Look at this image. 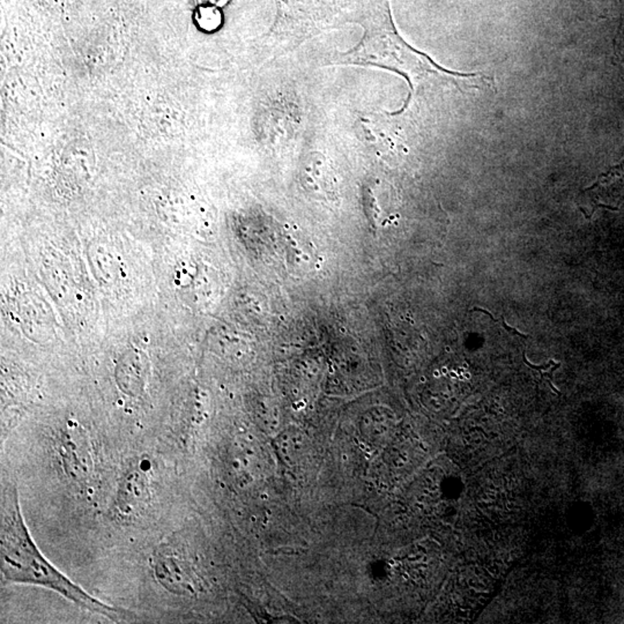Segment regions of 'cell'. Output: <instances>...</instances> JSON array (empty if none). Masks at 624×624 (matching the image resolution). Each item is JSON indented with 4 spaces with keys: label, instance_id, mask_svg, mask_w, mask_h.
Segmentation results:
<instances>
[{
    "label": "cell",
    "instance_id": "cell-1",
    "mask_svg": "<svg viewBox=\"0 0 624 624\" xmlns=\"http://www.w3.org/2000/svg\"><path fill=\"white\" fill-rule=\"evenodd\" d=\"M0 554L1 575L8 582L53 589L81 608L109 617L110 620L125 616L123 610L95 599L75 585L43 556L26 526L15 484H6L1 496Z\"/></svg>",
    "mask_w": 624,
    "mask_h": 624
},
{
    "label": "cell",
    "instance_id": "cell-2",
    "mask_svg": "<svg viewBox=\"0 0 624 624\" xmlns=\"http://www.w3.org/2000/svg\"><path fill=\"white\" fill-rule=\"evenodd\" d=\"M196 19L200 28L212 32L221 25L222 15L217 6L203 5L201 8H198Z\"/></svg>",
    "mask_w": 624,
    "mask_h": 624
},
{
    "label": "cell",
    "instance_id": "cell-3",
    "mask_svg": "<svg viewBox=\"0 0 624 624\" xmlns=\"http://www.w3.org/2000/svg\"><path fill=\"white\" fill-rule=\"evenodd\" d=\"M524 362H525V365H526L529 368L532 369L534 371L539 372L540 378L542 379V380H546V382L548 383V385L551 386V389H553L555 393L561 394V392L555 387L554 383H553V379H554V372L561 367V363L555 362L554 360H551V361H548L546 365H532V363L527 360L526 355L525 354H524Z\"/></svg>",
    "mask_w": 624,
    "mask_h": 624
},
{
    "label": "cell",
    "instance_id": "cell-4",
    "mask_svg": "<svg viewBox=\"0 0 624 624\" xmlns=\"http://www.w3.org/2000/svg\"><path fill=\"white\" fill-rule=\"evenodd\" d=\"M501 324L503 329H504L508 334L513 336V337L523 338V339H527V338H529V334L522 333V332H519L517 329H513V327H510V325L505 322L504 318H502Z\"/></svg>",
    "mask_w": 624,
    "mask_h": 624
},
{
    "label": "cell",
    "instance_id": "cell-5",
    "mask_svg": "<svg viewBox=\"0 0 624 624\" xmlns=\"http://www.w3.org/2000/svg\"><path fill=\"white\" fill-rule=\"evenodd\" d=\"M203 5H211V6H222L225 5L228 0H199Z\"/></svg>",
    "mask_w": 624,
    "mask_h": 624
}]
</instances>
